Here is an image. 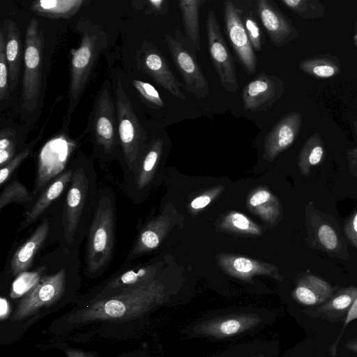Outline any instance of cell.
I'll return each mask as SVG.
<instances>
[{
    "mask_svg": "<svg viewBox=\"0 0 357 357\" xmlns=\"http://www.w3.org/2000/svg\"><path fill=\"white\" fill-rule=\"evenodd\" d=\"M47 268L37 284L16 305L10 322L38 318L73 301L80 286L79 249L59 246L45 254Z\"/></svg>",
    "mask_w": 357,
    "mask_h": 357,
    "instance_id": "obj_1",
    "label": "cell"
},
{
    "mask_svg": "<svg viewBox=\"0 0 357 357\" xmlns=\"http://www.w3.org/2000/svg\"><path fill=\"white\" fill-rule=\"evenodd\" d=\"M70 164L73 176L60 202L57 242L75 250L87 236L100 185L94 163L84 153H77Z\"/></svg>",
    "mask_w": 357,
    "mask_h": 357,
    "instance_id": "obj_2",
    "label": "cell"
},
{
    "mask_svg": "<svg viewBox=\"0 0 357 357\" xmlns=\"http://www.w3.org/2000/svg\"><path fill=\"white\" fill-rule=\"evenodd\" d=\"M116 197L114 190L100 185L96 207L86 236L84 275L91 279L100 276L114 255L116 229Z\"/></svg>",
    "mask_w": 357,
    "mask_h": 357,
    "instance_id": "obj_3",
    "label": "cell"
},
{
    "mask_svg": "<svg viewBox=\"0 0 357 357\" xmlns=\"http://www.w3.org/2000/svg\"><path fill=\"white\" fill-rule=\"evenodd\" d=\"M80 41L70 50V81L65 119L70 121L86 90L100 54L106 51L108 37L98 24L81 19L76 27Z\"/></svg>",
    "mask_w": 357,
    "mask_h": 357,
    "instance_id": "obj_4",
    "label": "cell"
},
{
    "mask_svg": "<svg viewBox=\"0 0 357 357\" xmlns=\"http://www.w3.org/2000/svg\"><path fill=\"white\" fill-rule=\"evenodd\" d=\"M109 79H105L98 90L88 116L84 134H87L93 145V153L100 162L123 160L114 93Z\"/></svg>",
    "mask_w": 357,
    "mask_h": 357,
    "instance_id": "obj_5",
    "label": "cell"
},
{
    "mask_svg": "<svg viewBox=\"0 0 357 357\" xmlns=\"http://www.w3.org/2000/svg\"><path fill=\"white\" fill-rule=\"evenodd\" d=\"M24 39L21 105L26 112H33L41 95L45 47L43 33L36 18L29 21Z\"/></svg>",
    "mask_w": 357,
    "mask_h": 357,
    "instance_id": "obj_6",
    "label": "cell"
},
{
    "mask_svg": "<svg viewBox=\"0 0 357 357\" xmlns=\"http://www.w3.org/2000/svg\"><path fill=\"white\" fill-rule=\"evenodd\" d=\"M118 130L123 152V175L133 167L148 139L119 78L113 82Z\"/></svg>",
    "mask_w": 357,
    "mask_h": 357,
    "instance_id": "obj_7",
    "label": "cell"
},
{
    "mask_svg": "<svg viewBox=\"0 0 357 357\" xmlns=\"http://www.w3.org/2000/svg\"><path fill=\"white\" fill-rule=\"evenodd\" d=\"M163 148L164 140L161 137L146 143L132 169L123 175L121 186L133 204L141 202L150 189L161 160Z\"/></svg>",
    "mask_w": 357,
    "mask_h": 357,
    "instance_id": "obj_8",
    "label": "cell"
},
{
    "mask_svg": "<svg viewBox=\"0 0 357 357\" xmlns=\"http://www.w3.org/2000/svg\"><path fill=\"white\" fill-rule=\"evenodd\" d=\"M40 220L31 235L13 252L8 264L11 275L28 271L36 257L46 245L57 241L58 211L56 206Z\"/></svg>",
    "mask_w": 357,
    "mask_h": 357,
    "instance_id": "obj_9",
    "label": "cell"
},
{
    "mask_svg": "<svg viewBox=\"0 0 357 357\" xmlns=\"http://www.w3.org/2000/svg\"><path fill=\"white\" fill-rule=\"evenodd\" d=\"M176 35L174 38L170 34H165V42L172 61L183 78V86L195 97L205 98L208 96L210 89L200 63L192 51L189 50L191 46H186L183 40Z\"/></svg>",
    "mask_w": 357,
    "mask_h": 357,
    "instance_id": "obj_10",
    "label": "cell"
},
{
    "mask_svg": "<svg viewBox=\"0 0 357 357\" xmlns=\"http://www.w3.org/2000/svg\"><path fill=\"white\" fill-rule=\"evenodd\" d=\"M206 31L208 52L220 84L225 91L235 93L238 89V82L234 61L213 10L207 14Z\"/></svg>",
    "mask_w": 357,
    "mask_h": 357,
    "instance_id": "obj_11",
    "label": "cell"
},
{
    "mask_svg": "<svg viewBox=\"0 0 357 357\" xmlns=\"http://www.w3.org/2000/svg\"><path fill=\"white\" fill-rule=\"evenodd\" d=\"M176 213L171 203H167L160 214L141 226L123 264H132L136 259L158 248L175 224Z\"/></svg>",
    "mask_w": 357,
    "mask_h": 357,
    "instance_id": "obj_12",
    "label": "cell"
},
{
    "mask_svg": "<svg viewBox=\"0 0 357 357\" xmlns=\"http://www.w3.org/2000/svg\"><path fill=\"white\" fill-rule=\"evenodd\" d=\"M135 60L139 71L173 96L181 100L187 98L181 89L183 84L174 75L166 57L152 43L144 40L138 48Z\"/></svg>",
    "mask_w": 357,
    "mask_h": 357,
    "instance_id": "obj_13",
    "label": "cell"
},
{
    "mask_svg": "<svg viewBox=\"0 0 357 357\" xmlns=\"http://www.w3.org/2000/svg\"><path fill=\"white\" fill-rule=\"evenodd\" d=\"M222 3L225 31L236 56L248 74H254L257 57L243 23L241 9L234 1H224Z\"/></svg>",
    "mask_w": 357,
    "mask_h": 357,
    "instance_id": "obj_14",
    "label": "cell"
},
{
    "mask_svg": "<svg viewBox=\"0 0 357 357\" xmlns=\"http://www.w3.org/2000/svg\"><path fill=\"white\" fill-rule=\"evenodd\" d=\"M284 82L275 75L260 72L242 91L243 107L251 112H266L282 98Z\"/></svg>",
    "mask_w": 357,
    "mask_h": 357,
    "instance_id": "obj_15",
    "label": "cell"
},
{
    "mask_svg": "<svg viewBox=\"0 0 357 357\" xmlns=\"http://www.w3.org/2000/svg\"><path fill=\"white\" fill-rule=\"evenodd\" d=\"M72 176L73 168L69 162L61 174L43 188L30 208L25 210L17 232L20 233L29 227L50 211L64 195Z\"/></svg>",
    "mask_w": 357,
    "mask_h": 357,
    "instance_id": "obj_16",
    "label": "cell"
},
{
    "mask_svg": "<svg viewBox=\"0 0 357 357\" xmlns=\"http://www.w3.org/2000/svg\"><path fill=\"white\" fill-rule=\"evenodd\" d=\"M255 7L257 15L273 45L282 47L300 37L292 21L273 1L257 0Z\"/></svg>",
    "mask_w": 357,
    "mask_h": 357,
    "instance_id": "obj_17",
    "label": "cell"
},
{
    "mask_svg": "<svg viewBox=\"0 0 357 357\" xmlns=\"http://www.w3.org/2000/svg\"><path fill=\"white\" fill-rule=\"evenodd\" d=\"M302 121L301 112H291L273 126L264 144V158L267 160H273L293 144L300 132Z\"/></svg>",
    "mask_w": 357,
    "mask_h": 357,
    "instance_id": "obj_18",
    "label": "cell"
},
{
    "mask_svg": "<svg viewBox=\"0 0 357 357\" xmlns=\"http://www.w3.org/2000/svg\"><path fill=\"white\" fill-rule=\"evenodd\" d=\"M219 266L229 275L243 280L263 275L282 281L284 276L272 264L257 261L243 256L219 253L216 257Z\"/></svg>",
    "mask_w": 357,
    "mask_h": 357,
    "instance_id": "obj_19",
    "label": "cell"
},
{
    "mask_svg": "<svg viewBox=\"0 0 357 357\" xmlns=\"http://www.w3.org/2000/svg\"><path fill=\"white\" fill-rule=\"evenodd\" d=\"M357 298V286L340 288L323 304L304 310L310 317L321 318L331 323L344 320Z\"/></svg>",
    "mask_w": 357,
    "mask_h": 357,
    "instance_id": "obj_20",
    "label": "cell"
},
{
    "mask_svg": "<svg viewBox=\"0 0 357 357\" xmlns=\"http://www.w3.org/2000/svg\"><path fill=\"white\" fill-rule=\"evenodd\" d=\"M334 292L335 289L325 280L306 273L298 280L293 296L304 306L314 307L326 302Z\"/></svg>",
    "mask_w": 357,
    "mask_h": 357,
    "instance_id": "obj_21",
    "label": "cell"
},
{
    "mask_svg": "<svg viewBox=\"0 0 357 357\" xmlns=\"http://www.w3.org/2000/svg\"><path fill=\"white\" fill-rule=\"evenodd\" d=\"M2 29L6 33V56L9 70L10 89L13 91L18 84L24 50H23L20 31L14 20H6Z\"/></svg>",
    "mask_w": 357,
    "mask_h": 357,
    "instance_id": "obj_22",
    "label": "cell"
},
{
    "mask_svg": "<svg viewBox=\"0 0 357 357\" xmlns=\"http://www.w3.org/2000/svg\"><path fill=\"white\" fill-rule=\"evenodd\" d=\"M248 207L270 225L275 224L282 215L278 199L264 187L257 188L250 195Z\"/></svg>",
    "mask_w": 357,
    "mask_h": 357,
    "instance_id": "obj_23",
    "label": "cell"
},
{
    "mask_svg": "<svg viewBox=\"0 0 357 357\" xmlns=\"http://www.w3.org/2000/svg\"><path fill=\"white\" fill-rule=\"evenodd\" d=\"M205 2L204 0H180L178 2L186 40L195 52L201 49L199 10Z\"/></svg>",
    "mask_w": 357,
    "mask_h": 357,
    "instance_id": "obj_24",
    "label": "cell"
},
{
    "mask_svg": "<svg viewBox=\"0 0 357 357\" xmlns=\"http://www.w3.org/2000/svg\"><path fill=\"white\" fill-rule=\"evenodd\" d=\"M299 69L315 79H328L341 73L342 66L339 58L331 54H324L307 57L298 63Z\"/></svg>",
    "mask_w": 357,
    "mask_h": 357,
    "instance_id": "obj_25",
    "label": "cell"
},
{
    "mask_svg": "<svg viewBox=\"0 0 357 357\" xmlns=\"http://www.w3.org/2000/svg\"><path fill=\"white\" fill-rule=\"evenodd\" d=\"M83 0H36L31 10L38 15L50 19H68L82 6Z\"/></svg>",
    "mask_w": 357,
    "mask_h": 357,
    "instance_id": "obj_26",
    "label": "cell"
},
{
    "mask_svg": "<svg viewBox=\"0 0 357 357\" xmlns=\"http://www.w3.org/2000/svg\"><path fill=\"white\" fill-rule=\"evenodd\" d=\"M15 173L1 188L0 194V209L8 204L17 203L22 205L25 210L33 204L36 196L18 179Z\"/></svg>",
    "mask_w": 357,
    "mask_h": 357,
    "instance_id": "obj_27",
    "label": "cell"
},
{
    "mask_svg": "<svg viewBox=\"0 0 357 357\" xmlns=\"http://www.w3.org/2000/svg\"><path fill=\"white\" fill-rule=\"evenodd\" d=\"M324 153L322 137L319 132H314L305 142L298 154V166L300 172L305 176H309L311 168L322 161Z\"/></svg>",
    "mask_w": 357,
    "mask_h": 357,
    "instance_id": "obj_28",
    "label": "cell"
},
{
    "mask_svg": "<svg viewBox=\"0 0 357 357\" xmlns=\"http://www.w3.org/2000/svg\"><path fill=\"white\" fill-rule=\"evenodd\" d=\"M218 227L222 230L239 234L259 236L262 234L258 225L245 214L237 211H231L225 215Z\"/></svg>",
    "mask_w": 357,
    "mask_h": 357,
    "instance_id": "obj_29",
    "label": "cell"
},
{
    "mask_svg": "<svg viewBox=\"0 0 357 357\" xmlns=\"http://www.w3.org/2000/svg\"><path fill=\"white\" fill-rule=\"evenodd\" d=\"M241 9V17L255 51L262 48V33L256 19V7L251 1H236Z\"/></svg>",
    "mask_w": 357,
    "mask_h": 357,
    "instance_id": "obj_30",
    "label": "cell"
},
{
    "mask_svg": "<svg viewBox=\"0 0 357 357\" xmlns=\"http://www.w3.org/2000/svg\"><path fill=\"white\" fill-rule=\"evenodd\" d=\"M47 261L45 255L39 260L38 266L33 271H26L18 275L14 280L10 296L18 298L23 296L39 282L45 272Z\"/></svg>",
    "mask_w": 357,
    "mask_h": 357,
    "instance_id": "obj_31",
    "label": "cell"
},
{
    "mask_svg": "<svg viewBox=\"0 0 357 357\" xmlns=\"http://www.w3.org/2000/svg\"><path fill=\"white\" fill-rule=\"evenodd\" d=\"M281 3L304 20L323 17L326 8L319 0H280Z\"/></svg>",
    "mask_w": 357,
    "mask_h": 357,
    "instance_id": "obj_32",
    "label": "cell"
},
{
    "mask_svg": "<svg viewBox=\"0 0 357 357\" xmlns=\"http://www.w3.org/2000/svg\"><path fill=\"white\" fill-rule=\"evenodd\" d=\"M314 225V235L321 248L329 253H338L341 248L339 236L334 228L319 216Z\"/></svg>",
    "mask_w": 357,
    "mask_h": 357,
    "instance_id": "obj_33",
    "label": "cell"
},
{
    "mask_svg": "<svg viewBox=\"0 0 357 357\" xmlns=\"http://www.w3.org/2000/svg\"><path fill=\"white\" fill-rule=\"evenodd\" d=\"M46 123L43 126L38 135L26 146L17 153L15 156L5 166L0 168V186L2 188L8 180L17 173L22 163L28 158L32 153L33 147L42 138Z\"/></svg>",
    "mask_w": 357,
    "mask_h": 357,
    "instance_id": "obj_34",
    "label": "cell"
},
{
    "mask_svg": "<svg viewBox=\"0 0 357 357\" xmlns=\"http://www.w3.org/2000/svg\"><path fill=\"white\" fill-rule=\"evenodd\" d=\"M20 151L14 129L6 128L0 131V168L9 162Z\"/></svg>",
    "mask_w": 357,
    "mask_h": 357,
    "instance_id": "obj_35",
    "label": "cell"
},
{
    "mask_svg": "<svg viewBox=\"0 0 357 357\" xmlns=\"http://www.w3.org/2000/svg\"><path fill=\"white\" fill-rule=\"evenodd\" d=\"M132 85L142 101L153 109L165 107V103L155 88L151 84L137 79H132Z\"/></svg>",
    "mask_w": 357,
    "mask_h": 357,
    "instance_id": "obj_36",
    "label": "cell"
},
{
    "mask_svg": "<svg viewBox=\"0 0 357 357\" xmlns=\"http://www.w3.org/2000/svg\"><path fill=\"white\" fill-rule=\"evenodd\" d=\"M3 30L0 31V100H7L10 96L9 70L6 56V43Z\"/></svg>",
    "mask_w": 357,
    "mask_h": 357,
    "instance_id": "obj_37",
    "label": "cell"
},
{
    "mask_svg": "<svg viewBox=\"0 0 357 357\" xmlns=\"http://www.w3.org/2000/svg\"><path fill=\"white\" fill-rule=\"evenodd\" d=\"M223 190L224 187L222 185H217L206 190L192 200L190 204V210L193 212H197L204 208L215 200Z\"/></svg>",
    "mask_w": 357,
    "mask_h": 357,
    "instance_id": "obj_38",
    "label": "cell"
},
{
    "mask_svg": "<svg viewBox=\"0 0 357 357\" xmlns=\"http://www.w3.org/2000/svg\"><path fill=\"white\" fill-rule=\"evenodd\" d=\"M357 319V298L353 303L347 317L344 320L343 326L333 344L329 348L330 354L331 357H335L337 355V347L340 343V341L345 331V329L348 326V325L354 320Z\"/></svg>",
    "mask_w": 357,
    "mask_h": 357,
    "instance_id": "obj_39",
    "label": "cell"
},
{
    "mask_svg": "<svg viewBox=\"0 0 357 357\" xmlns=\"http://www.w3.org/2000/svg\"><path fill=\"white\" fill-rule=\"evenodd\" d=\"M344 230L351 244L357 248V209L345 222Z\"/></svg>",
    "mask_w": 357,
    "mask_h": 357,
    "instance_id": "obj_40",
    "label": "cell"
},
{
    "mask_svg": "<svg viewBox=\"0 0 357 357\" xmlns=\"http://www.w3.org/2000/svg\"><path fill=\"white\" fill-rule=\"evenodd\" d=\"M146 8L144 10L146 15L154 14L155 15H165L169 7L167 0H149L146 1Z\"/></svg>",
    "mask_w": 357,
    "mask_h": 357,
    "instance_id": "obj_41",
    "label": "cell"
},
{
    "mask_svg": "<svg viewBox=\"0 0 357 357\" xmlns=\"http://www.w3.org/2000/svg\"><path fill=\"white\" fill-rule=\"evenodd\" d=\"M353 125L357 140V121H354ZM347 158L350 172L357 177V144L347 151Z\"/></svg>",
    "mask_w": 357,
    "mask_h": 357,
    "instance_id": "obj_42",
    "label": "cell"
},
{
    "mask_svg": "<svg viewBox=\"0 0 357 357\" xmlns=\"http://www.w3.org/2000/svg\"><path fill=\"white\" fill-rule=\"evenodd\" d=\"M241 328L240 323L234 319L224 321L220 326V331L226 335H231L236 333Z\"/></svg>",
    "mask_w": 357,
    "mask_h": 357,
    "instance_id": "obj_43",
    "label": "cell"
},
{
    "mask_svg": "<svg viewBox=\"0 0 357 357\" xmlns=\"http://www.w3.org/2000/svg\"><path fill=\"white\" fill-rule=\"evenodd\" d=\"M10 307L8 300L1 296L0 299V318L3 321L10 314Z\"/></svg>",
    "mask_w": 357,
    "mask_h": 357,
    "instance_id": "obj_44",
    "label": "cell"
},
{
    "mask_svg": "<svg viewBox=\"0 0 357 357\" xmlns=\"http://www.w3.org/2000/svg\"><path fill=\"white\" fill-rule=\"evenodd\" d=\"M65 352L68 357H96L95 352H86L74 349H66Z\"/></svg>",
    "mask_w": 357,
    "mask_h": 357,
    "instance_id": "obj_45",
    "label": "cell"
},
{
    "mask_svg": "<svg viewBox=\"0 0 357 357\" xmlns=\"http://www.w3.org/2000/svg\"><path fill=\"white\" fill-rule=\"evenodd\" d=\"M344 347L349 351L357 354V338L348 340L344 344Z\"/></svg>",
    "mask_w": 357,
    "mask_h": 357,
    "instance_id": "obj_46",
    "label": "cell"
},
{
    "mask_svg": "<svg viewBox=\"0 0 357 357\" xmlns=\"http://www.w3.org/2000/svg\"><path fill=\"white\" fill-rule=\"evenodd\" d=\"M354 36H353V40L355 46L357 47V21L354 23Z\"/></svg>",
    "mask_w": 357,
    "mask_h": 357,
    "instance_id": "obj_47",
    "label": "cell"
},
{
    "mask_svg": "<svg viewBox=\"0 0 357 357\" xmlns=\"http://www.w3.org/2000/svg\"><path fill=\"white\" fill-rule=\"evenodd\" d=\"M135 354L130 352V353H128V354H126L117 356V357H135Z\"/></svg>",
    "mask_w": 357,
    "mask_h": 357,
    "instance_id": "obj_48",
    "label": "cell"
}]
</instances>
